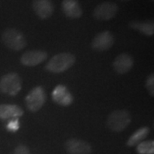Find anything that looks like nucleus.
Instances as JSON below:
<instances>
[{"label":"nucleus","mask_w":154,"mask_h":154,"mask_svg":"<svg viewBox=\"0 0 154 154\" xmlns=\"http://www.w3.org/2000/svg\"><path fill=\"white\" fill-rule=\"evenodd\" d=\"M128 27L133 30L138 31L149 37L152 36L154 33V22L152 20H146V21L134 20L128 23Z\"/></svg>","instance_id":"obj_15"},{"label":"nucleus","mask_w":154,"mask_h":154,"mask_svg":"<svg viewBox=\"0 0 154 154\" xmlns=\"http://www.w3.org/2000/svg\"><path fill=\"white\" fill-rule=\"evenodd\" d=\"M131 122V115L127 110H116L110 113L106 126L112 132H122L126 129Z\"/></svg>","instance_id":"obj_3"},{"label":"nucleus","mask_w":154,"mask_h":154,"mask_svg":"<svg viewBox=\"0 0 154 154\" xmlns=\"http://www.w3.org/2000/svg\"><path fill=\"white\" fill-rule=\"evenodd\" d=\"M118 12V5L110 1H105L95 7L93 12L94 19L100 22L110 21Z\"/></svg>","instance_id":"obj_6"},{"label":"nucleus","mask_w":154,"mask_h":154,"mask_svg":"<svg viewBox=\"0 0 154 154\" xmlns=\"http://www.w3.org/2000/svg\"><path fill=\"white\" fill-rule=\"evenodd\" d=\"M51 99L57 105L69 106L74 102V97L69 89L63 85H57L52 91Z\"/></svg>","instance_id":"obj_10"},{"label":"nucleus","mask_w":154,"mask_h":154,"mask_svg":"<svg viewBox=\"0 0 154 154\" xmlns=\"http://www.w3.org/2000/svg\"><path fill=\"white\" fill-rule=\"evenodd\" d=\"M115 43V38L110 31L106 30L96 34L92 41V48L97 51H104L110 49Z\"/></svg>","instance_id":"obj_8"},{"label":"nucleus","mask_w":154,"mask_h":154,"mask_svg":"<svg viewBox=\"0 0 154 154\" xmlns=\"http://www.w3.org/2000/svg\"><path fill=\"white\" fill-rule=\"evenodd\" d=\"M75 61H76L75 57L71 53H68V52L59 53L52 57L48 61V63L45 66V69L46 71L54 74L63 73L70 69L75 64Z\"/></svg>","instance_id":"obj_1"},{"label":"nucleus","mask_w":154,"mask_h":154,"mask_svg":"<svg viewBox=\"0 0 154 154\" xmlns=\"http://www.w3.org/2000/svg\"><path fill=\"white\" fill-rule=\"evenodd\" d=\"M48 58V53L42 50H32L23 53L20 58L22 65L34 67L42 63Z\"/></svg>","instance_id":"obj_7"},{"label":"nucleus","mask_w":154,"mask_h":154,"mask_svg":"<svg viewBox=\"0 0 154 154\" xmlns=\"http://www.w3.org/2000/svg\"><path fill=\"white\" fill-rule=\"evenodd\" d=\"M47 95L44 88L38 86L33 88L25 98L27 108L31 112H37L46 102Z\"/></svg>","instance_id":"obj_5"},{"label":"nucleus","mask_w":154,"mask_h":154,"mask_svg":"<svg viewBox=\"0 0 154 154\" xmlns=\"http://www.w3.org/2000/svg\"><path fill=\"white\" fill-rule=\"evenodd\" d=\"M24 114L22 107L17 105H0V120L7 121L13 118H19Z\"/></svg>","instance_id":"obj_14"},{"label":"nucleus","mask_w":154,"mask_h":154,"mask_svg":"<svg viewBox=\"0 0 154 154\" xmlns=\"http://www.w3.org/2000/svg\"><path fill=\"white\" fill-rule=\"evenodd\" d=\"M5 128L9 132L16 133L17 131H18L19 128H20L19 119H18V118H13V119H11L10 121L8 122V123L6 124Z\"/></svg>","instance_id":"obj_18"},{"label":"nucleus","mask_w":154,"mask_h":154,"mask_svg":"<svg viewBox=\"0 0 154 154\" xmlns=\"http://www.w3.org/2000/svg\"><path fill=\"white\" fill-rule=\"evenodd\" d=\"M113 68L117 74L124 75L132 69L134 66V59L129 54L122 53L118 55L113 61Z\"/></svg>","instance_id":"obj_12"},{"label":"nucleus","mask_w":154,"mask_h":154,"mask_svg":"<svg viewBox=\"0 0 154 154\" xmlns=\"http://www.w3.org/2000/svg\"><path fill=\"white\" fill-rule=\"evenodd\" d=\"M146 88L148 90L149 94L154 96V75L153 74L150 75L146 81Z\"/></svg>","instance_id":"obj_19"},{"label":"nucleus","mask_w":154,"mask_h":154,"mask_svg":"<svg viewBox=\"0 0 154 154\" xmlns=\"http://www.w3.org/2000/svg\"><path fill=\"white\" fill-rule=\"evenodd\" d=\"M61 7L63 13L68 18L78 19L82 16L83 11L78 0H63Z\"/></svg>","instance_id":"obj_13"},{"label":"nucleus","mask_w":154,"mask_h":154,"mask_svg":"<svg viewBox=\"0 0 154 154\" xmlns=\"http://www.w3.org/2000/svg\"><path fill=\"white\" fill-rule=\"evenodd\" d=\"M150 128L147 126H144L140 128L135 132L133 134L127 141V146L129 147H132L134 146H137L138 144L146 140L150 134Z\"/></svg>","instance_id":"obj_16"},{"label":"nucleus","mask_w":154,"mask_h":154,"mask_svg":"<svg viewBox=\"0 0 154 154\" xmlns=\"http://www.w3.org/2000/svg\"><path fill=\"white\" fill-rule=\"evenodd\" d=\"M64 147L69 154H91L93 151L92 146L88 142L77 138L68 140Z\"/></svg>","instance_id":"obj_9"},{"label":"nucleus","mask_w":154,"mask_h":154,"mask_svg":"<svg viewBox=\"0 0 154 154\" xmlns=\"http://www.w3.org/2000/svg\"><path fill=\"white\" fill-rule=\"evenodd\" d=\"M21 76L14 72L6 74L0 79V92L10 96H17L22 90Z\"/></svg>","instance_id":"obj_4"},{"label":"nucleus","mask_w":154,"mask_h":154,"mask_svg":"<svg viewBox=\"0 0 154 154\" xmlns=\"http://www.w3.org/2000/svg\"><path fill=\"white\" fill-rule=\"evenodd\" d=\"M13 154H30V151L27 146L21 144L15 148Z\"/></svg>","instance_id":"obj_20"},{"label":"nucleus","mask_w":154,"mask_h":154,"mask_svg":"<svg viewBox=\"0 0 154 154\" xmlns=\"http://www.w3.org/2000/svg\"><path fill=\"white\" fill-rule=\"evenodd\" d=\"M119 1H122V2H128V1H130V0H119Z\"/></svg>","instance_id":"obj_21"},{"label":"nucleus","mask_w":154,"mask_h":154,"mask_svg":"<svg viewBox=\"0 0 154 154\" xmlns=\"http://www.w3.org/2000/svg\"><path fill=\"white\" fill-rule=\"evenodd\" d=\"M1 39L7 48L15 51H19L27 46V39L24 34L17 28H6L1 35Z\"/></svg>","instance_id":"obj_2"},{"label":"nucleus","mask_w":154,"mask_h":154,"mask_svg":"<svg viewBox=\"0 0 154 154\" xmlns=\"http://www.w3.org/2000/svg\"><path fill=\"white\" fill-rule=\"evenodd\" d=\"M136 152L139 154H154V141L152 140H143L137 145Z\"/></svg>","instance_id":"obj_17"},{"label":"nucleus","mask_w":154,"mask_h":154,"mask_svg":"<svg viewBox=\"0 0 154 154\" xmlns=\"http://www.w3.org/2000/svg\"><path fill=\"white\" fill-rule=\"evenodd\" d=\"M33 11L42 20L48 19L53 15L54 5L51 0H33Z\"/></svg>","instance_id":"obj_11"}]
</instances>
